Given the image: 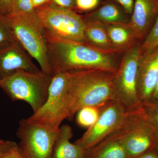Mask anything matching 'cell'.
<instances>
[{"label":"cell","mask_w":158,"mask_h":158,"mask_svg":"<svg viewBox=\"0 0 158 158\" xmlns=\"http://www.w3.org/2000/svg\"><path fill=\"white\" fill-rule=\"evenodd\" d=\"M16 40L0 50V77L1 80L19 70L39 72L37 66Z\"/></svg>","instance_id":"obj_12"},{"label":"cell","mask_w":158,"mask_h":158,"mask_svg":"<svg viewBox=\"0 0 158 158\" xmlns=\"http://www.w3.org/2000/svg\"><path fill=\"white\" fill-rule=\"evenodd\" d=\"M135 158H158V152L153 148Z\"/></svg>","instance_id":"obj_30"},{"label":"cell","mask_w":158,"mask_h":158,"mask_svg":"<svg viewBox=\"0 0 158 158\" xmlns=\"http://www.w3.org/2000/svg\"><path fill=\"white\" fill-rule=\"evenodd\" d=\"M142 105L150 123L158 133V99L153 100Z\"/></svg>","instance_id":"obj_21"},{"label":"cell","mask_w":158,"mask_h":158,"mask_svg":"<svg viewBox=\"0 0 158 158\" xmlns=\"http://www.w3.org/2000/svg\"><path fill=\"white\" fill-rule=\"evenodd\" d=\"M1 81V77H0V81Z\"/></svg>","instance_id":"obj_35"},{"label":"cell","mask_w":158,"mask_h":158,"mask_svg":"<svg viewBox=\"0 0 158 158\" xmlns=\"http://www.w3.org/2000/svg\"><path fill=\"white\" fill-rule=\"evenodd\" d=\"M4 140H1V139H0V143H2V142H3V141H4Z\"/></svg>","instance_id":"obj_34"},{"label":"cell","mask_w":158,"mask_h":158,"mask_svg":"<svg viewBox=\"0 0 158 158\" xmlns=\"http://www.w3.org/2000/svg\"><path fill=\"white\" fill-rule=\"evenodd\" d=\"M141 43H136L123 52L114 79V100L127 111L141 105L137 94L138 62Z\"/></svg>","instance_id":"obj_8"},{"label":"cell","mask_w":158,"mask_h":158,"mask_svg":"<svg viewBox=\"0 0 158 158\" xmlns=\"http://www.w3.org/2000/svg\"><path fill=\"white\" fill-rule=\"evenodd\" d=\"M6 16L0 14V50L15 41Z\"/></svg>","instance_id":"obj_20"},{"label":"cell","mask_w":158,"mask_h":158,"mask_svg":"<svg viewBox=\"0 0 158 158\" xmlns=\"http://www.w3.org/2000/svg\"><path fill=\"white\" fill-rule=\"evenodd\" d=\"M158 47V15L147 37L141 43V52Z\"/></svg>","instance_id":"obj_22"},{"label":"cell","mask_w":158,"mask_h":158,"mask_svg":"<svg viewBox=\"0 0 158 158\" xmlns=\"http://www.w3.org/2000/svg\"><path fill=\"white\" fill-rule=\"evenodd\" d=\"M51 4L60 7L75 11V0H51Z\"/></svg>","instance_id":"obj_27"},{"label":"cell","mask_w":158,"mask_h":158,"mask_svg":"<svg viewBox=\"0 0 158 158\" xmlns=\"http://www.w3.org/2000/svg\"><path fill=\"white\" fill-rule=\"evenodd\" d=\"M52 77L41 70L37 73L19 70L2 79L0 88L13 101L27 103L35 113L46 101Z\"/></svg>","instance_id":"obj_4"},{"label":"cell","mask_w":158,"mask_h":158,"mask_svg":"<svg viewBox=\"0 0 158 158\" xmlns=\"http://www.w3.org/2000/svg\"><path fill=\"white\" fill-rule=\"evenodd\" d=\"M154 148L158 152V133L156 132L155 139Z\"/></svg>","instance_id":"obj_33"},{"label":"cell","mask_w":158,"mask_h":158,"mask_svg":"<svg viewBox=\"0 0 158 158\" xmlns=\"http://www.w3.org/2000/svg\"><path fill=\"white\" fill-rule=\"evenodd\" d=\"M85 24L84 34L86 43L106 52L119 53L111 44L104 24L97 22Z\"/></svg>","instance_id":"obj_16"},{"label":"cell","mask_w":158,"mask_h":158,"mask_svg":"<svg viewBox=\"0 0 158 158\" xmlns=\"http://www.w3.org/2000/svg\"><path fill=\"white\" fill-rule=\"evenodd\" d=\"M100 107L86 106L81 109L76 114L77 123L82 127L87 128L90 127L98 118Z\"/></svg>","instance_id":"obj_19"},{"label":"cell","mask_w":158,"mask_h":158,"mask_svg":"<svg viewBox=\"0 0 158 158\" xmlns=\"http://www.w3.org/2000/svg\"><path fill=\"white\" fill-rule=\"evenodd\" d=\"M85 23L97 22L104 25L127 24L131 15L116 3L103 1L97 8L90 13L82 15Z\"/></svg>","instance_id":"obj_14"},{"label":"cell","mask_w":158,"mask_h":158,"mask_svg":"<svg viewBox=\"0 0 158 158\" xmlns=\"http://www.w3.org/2000/svg\"><path fill=\"white\" fill-rule=\"evenodd\" d=\"M15 143L14 141H5L0 143V158H2Z\"/></svg>","instance_id":"obj_29"},{"label":"cell","mask_w":158,"mask_h":158,"mask_svg":"<svg viewBox=\"0 0 158 158\" xmlns=\"http://www.w3.org/2000/svg\"><path fill=\"white\" fill-rule=\"evenodd\" d=\"M68 73V119H72L85 107H101L114 100L113 84L116 72L91 69Z\"/></svg>","instance_id":"obj_2"},{"label":"cell","mask_w":158,"mask_h":158,"mask_svg":"<svg viewBox=\"0 0 158 158\" xmlns=\"http://www.w3.org/2000/svg\"><path fill=\"white\" fill-rule=\"evenodd\" d=\"M5 16L15 40L37 61L43 72L52 77L45 30L36 11L31 14Z\"/></svg>","instance_id":"obj_3"},{"label":"cell","mask_w":158,"mask_h":158,"mask_svg":"<svg viewBox=\"0 0 158 158\" xmlns=\"http://www.w3.org/2000/svg\"><path fill=\"white\" fill-rule=\"evenodd\" d=\"M158 15V0H135L129 24L138 41L142 43Z\"/></svg>","instance_id":"obj_13"},{"label":"cell","mask_w":158,"mask_h":158,"mask_svg":"<svg viewBox=\"0 0 158 158\" xmlns=\"http://www.w3.org/2000/svg\"><path fill=\"white\" fill-rule=\"evenodd\" d=\"M127 110L117 101L112 100L100 107V114L96 122L88 128L75 142L85 151L95 146L121 126Z\"/></svg>","instance_id":"obj_10"},{"label":"cell","mask_w":158,"mask_h":158,"mask_svg":"<svg viewBox=\"0 0 158 158\" xmlns=\"http://www.w3.org/2000/svg\"><path fill=\"white\" fill-rule=\"evenodd\" d=\"M32 4L34 9L45 6L51 3V0H32Z\"/></svg>","instance_id":"obj_31"},{"label":"cell","mask_w":158,"mask_h":158,"mask_svg":"<svg viewBox=\"0 0 158 158\" xmlns=\"http://www.w3.org/2000/svg\"><path fill=\"white\" fill-rule=\"evenodd\" d=\"M59 131L31 122L27 118L21 120L16 135L22 157L52 158Z\"/></svg>","instance_id":"obj_9"},{"label":"cell","mask_w":158,"mask_h":158,"mask_svg":"<svg viewBox=\"0 0 158 158\" xmlns=\"http://www.w3.org/2000/svg\"><path fill=\"white\" fill-rule=\"evenodd\" d=\"M156 99H158V81L156 85L155 89L154 92L152 100Z\"/></svg>","instance_id":"obj_32"},{"label":"cell","mask_w":158,"mask_h":158,"mask_svg":"<svg viewBox=\"0 0 158 158\" xmlns=\"http://www.w3.org/2000/svg\"><path fill=\"white\" fill-rule=\"evenodd\" d=\"M158 81V47H157L141 52L138 62L137 90L141 104L152 100Z\"/></svg>","instance_id":"obj_11"},{"label":"cell","mask_w":158,"mask_h":158,"mask_svg":"<svg viewBox=\"0 0 158 158\" xmlns=\"http://www.w3.org/2000/svg\"><path fill=\"white\" fill-rule=\"evenodd\" d=\"M45 32L53 75L91 69L116 72L118 69L120 61L117 58L118 54L106 52L85 43L60 39Z\"/></svg>","instance_id":"obj_1"},{"label":"cell","mask_w":158,"mask_h":158,"mask_svg":"<svg viewBox=\"0 0 158 158\" xmlns=\"http://www.w3.org/2000/svg\"><path fill=\"white\" fill-rule=\"evenodd\" d=\"M1 158H22L20 153L18 144L15 143Z\"/></svg>","instance_id":"obj_28"},{"label":"cell","mask_w":158,"mask_h":158,"mask_svg":"<svg viewBox=\"0 0 158 158\" xmlns=\"http://www.w3.org/2000/svg\"><path fill=\"white\" fill-rule=\"evenodd\" d=\"M68 72L55 74L51 80L45 103L28 120L52 129L59 130L63 120L68 118Z\"/></svg>","instance_id":"obj_6"},{"label":"cell","mask_w":158,"mask_h":158,"mask_svg":"<svg viewBox=\"0 0 158 158\" xmlns=\"http://www.w3.org/2000/svg\"><path fill=\"white\" fill-rule=\"evenodd\" d=\"M113 48L118 53L124 52L139 42L129 24L105 25Z\"/></svg>","instance_id":"obj_17"},{"label":"cell","mask_w":158,"mask_h":158,"mask_svg":"<svg viewBox=\"0 0 158 158\" xmlns=\"http://www.w3.org/2000/svg\"><path fill=\"white\" fill-rule=\"evenodd\" d=\"M156 133L142 104L127 111L122 124L114 132L129 158L154 148Z\"/></svg>","instance_id":"obj_5"},{"label":"cell","mask_w":158,"mask_h":158,"mask_svg":"<svg viewBox=\"0 0 158 158\" xmlns=\"http://www.w3.org/2000/svg\"><path fill=\"white\" fill-rule=\"evenodd\" d=\"M100 2L101 0H75V11L91 12L100 6Z\"/></svg>","instance_id":"obj_24"},{"label":"cell","mask_w":158,"mask_h":158,"mask_svg":"<svg viewBox=\"0 0 158 158\" xmlns=\"http://www.w3.org/2000/svg\"><path fill=\"white\" fill-rule=\"evenodd\" d=\"M35 9L46 32L60 39L86 43L85 23L77 11L51 3Z\"/></svg>","instance_id":"obj_7"},{"label":"cell","mask_w":158,"mask_h":158,"mask_svg":"<svg viewBox=\"0 0 158 158\" xmlns=\"http://www.w3.org/2000/svg\"><path fill=\"white\" fill-rule=\"evenodd\" d=\"M84 158H129L114 133L86 151Z\"/></svg>","instance_id":"obj_18"},{"label":"cell","mask_w":158,"mask_h":158,"mask_svg":"<svg viewBox=\"0 0 158 158\" xmlns=\"http://www.w3.org/2000/svg\"><path fill=\"white\" fill-rule=\"evenodd\" d=\"M110 1L116 3L123 9L131 16V15L135 0H104V1Z\"/></svg>","instance_id":"obj_26"},{"label":"cell","mask_w":158,"mask_h":158,"mask_svg":"<svg viewBox=\"0 0 158 158\" xmlns=\"http://www.w3.org/2000/svg\"><path fill=\"white\" fill-rule=\"evenodd\" d=\"M15 0H0V14L9 16L12 12Z\"/></svg>","instance_id":"obj_25"},{"label":"cell","mask_w":158,"mask_h":158,"mask_svg":"<svg viewBox=\"0 0 158 158\" xmlns=\"http://www.w3.org/2000/svg\"><path fill=\"white\" fill-rule=\"evenodd\" d=\"M35 12L32 0H15L12 12L9 15L31 14Z\"/></svg>","instance_id":"obj_23"},{"label":"cell","mask_w":158,"mask_h":158,"mask_svg":"<svg viewBox=\"0 0 158 158\" xmlns=\"http://www.w3.org/2000/svg\"><path fill=\"white\" fill-rule=\"evenodd\" d=\"M73 136L70 126L65 124L60 127L52 158H85L86 151L77 144L70 142Z\"/></svg>","instance_id":"obj_15"}]
</instances>
